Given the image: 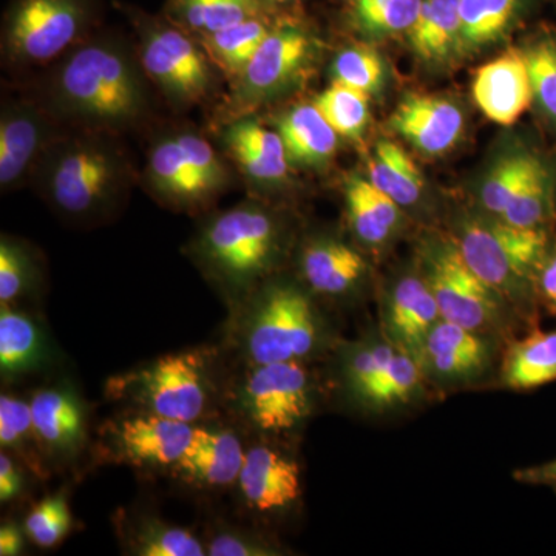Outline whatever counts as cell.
Here are the masks:
<instances>
[{
	"mask_svg": "<svg viewBox=\"0 0 556 556\" xmlns=\"http://www.w3.org/2000/svg\"><path fill=\"white\" fill-rule=\"evenodd\" d=\"M229 350L240 367L306 362L327 343V327L308 292L288 281L257 287L230 308Z\"/></svg>",
	"mask_w": 556,
	"mask_h": 556,
	"instance_id": "1",
	"label": "cell"
},
{
	"mask_svg": "<svg viewBox=\"0 0 556 556\" xmlns=\"http://www.w3.org/2000/svg\"><path fill=\"white\" fill-rule=\"evenodd\" d=\"M228 382L218 351L201 346L164 354L115 376L105 386V393L130 412L204 424L225 409Z\"/></svg>",
	"mask_w": 556,
	"mask_h": 556,
	"instance_id": "2",
	"label": "cell"
},
{
	"mask_svg": "<svg viewBox=\"0 0 556 556\" xmlns=\"http://www.w3.org/2000/svg\"><path fill=\"white\" fill-rule=\"evenodd\" d=\"M453 240L467 265L511 308H532L538 269L548 251L546 230L517 228L486 214L466 215Z\"/></svg>",
	"mask_w": 556,
	"mask_h": 556,
	"instance_id": "3",
	"label": "cell"
},
{
	"mask_svg": "<svg viewBox=\"0 0 556 556\" xmlns=\"http://www.w3.org/2000/svg\"><path fill=\"white\" fill-rule=\"evenodd\" d=\"M317 402L305 362L251 365L229 376L225 409L260 439L288 437L305 426Z\"/></svg>",
	"mask_w": 556,
	"mask_h": 556,
	"instance_id": "4",
	"label": "cell"
},
{
	"mask_svg": "<svg viewBox=\"0 0 556 556\" xmlns=\"http://www.w3.org/2000/svg\"><path fill=\"white\" fill-rule=\"evenodd\" d=\"M280 251L276 219L255 206L230 208L201 233L199 254L222 281L230 308L248 298Z\"/></svg>",
	"mask_w": 556,
	"mask_h": 556,
	"instance_id": "5",
	"label": "cell"
},
{
	"mask_svg": "<svg viewBox=\"0 0 556 556\" xmlns=\"http://www.w3.org/2000/svg\"><path fill=\"white\" fill-rule=\"evenodd\" d=\"M420 273L445 320L485 336L504 331L515 314L506 300L467 265L453 237L427 240Z\"/></svg>",
	"mask_w": 556,
	"mask_h": 556,
	"instance_id": "6",
	"label": "cell"
},
{
	"mask_svg": "<svg viewBox=\"0 0 556 556\" xmlns=\"http://www.w3.org/2000/svg\"><path fill=\"white\" fill-rule=\"evenodd\" d=\"M197 426L199 424L129 412L101 427L100 452L109 463L170 473L192 444Z\"/></svg>",
	"mask_w": 556,
	"mask_h": 556,
	"instance_id": "7",
	"label": "cell"
},
{
	"mask_svg": "<svg viewBox=\"0 0 556 556\" xmlns=\"http://www.w3.org/2000/svg\"><path fill=\"white\" fill-rule=\"evenodd\" d=\"M61 87L75 108L94 118H127L138 105L129 67L119 54L104 47L79 50L62 70Z\"/></svg>",
	"mask_w": 556,
	"mask_h": 556,
	"instance_id": "8",
	"label": "cell"
},
{
	"mask_svg": "<svg viewBox=\"0 0 556 556\" xmlns=\"http://www.w3.org/2000/svg\"><path fill=\"white\" fill-rule=\"evenodd\" d=\"M241 504L262 518L281 517L298 506L302 497L299 464L270 439L248 445L237 479Z\"/></svg>",
	"mask_w": 556,
	"mask_h": 556,
	"instance_id": "9",
	"label": "cell"
},
{
	"mask_svg": "<svg viewBox=\"0 0 556 556\" xmlns=\"http://www.w3.org/2000/svg\"><path fill=\"white\" fill-rule=\"evenodd\" d=\"M244 456L247 447L236 428L199 424L192 444L170 475L193 489L219 492L236 486Z\"/></svg>",
	"mask_w": 556,
	"mask_h": 556,
	"instance_id": "10",
	"label": "cell"
},
{
	"mask_svg": "<svg viewBox=\"0 0 556 556\" xmlns=\"http://www.w3.org/2000/svg\"><path fill=\"white\" fill-rule=\"evenodd\" d=\"M79 22L75 0H22L11 22V46L27 60H51L75 39Z\"/></svg>",
	"mask_w": 556,
	"mask_h": 556,
	"instance_id": "11",
	"label": "cell"
},
{
	"mask_svg": "<svg viewBox=\"0 0 556 556\" xmlns=\"http://www.w3.org/2000/svg\"><path fill=\"white\" fill-rule=\"evenodd\" d=\"M33 422L50 467L67 464L87 442L83 399L68 386L40 388L30 399Z\"/></svg>",
	"mask_w": 556,
	"mask_h": 556,
	"instance_id": "12",
	"label": "cell"
},
{
	"mask_svg": "<svg viewBox=\"0 0 556 556\" xmlns=\"http://www.w3.org/2000/svg\"><path fill=\"white\" fill-rule=\"evenodd\" d=\"M492 362L484 336L439 318L420 353L424 376L442 383H466L481 378Z\"/></svg>",
	"mask_w": 556,
	"mask_h": 556,
	"instance_id": "13",
	"label": "cell"
},
{
	"mask_svg": "<svg viewBox=\"0 0 556 556\" xmlns=\"http://www.w3.org/2000/svg\"><path fill=\"white\" fill-rule=\"evenodd\" d=\"M391 129L428 156H441L456 148L466 129L463 110L448 98L408 94L394 110Z\"/></svg>",
	"mask_w": 556,
	"mask_h": 556,
	"instance_id": "14",
	"label": "cell"
},
{
	"mask_svg": "<svg viewBox=\"0 0 556 556\" xmlns=\"http://www.w3.org/2000/svg\"><path fill=\"white\" fill-rule=\"evenodd\" d=\"M441 318L437 299L422 273L405 274L388 291L382 306L386 338L419 362L424 342Z\"/></svg>",
	"mask_w": 556,
	"mask_h": 556,
	"instance_id": "15",
	"label": "cell"
},
{
	"mask_svg": "<svg viewBox=\"0 0 556 556\" xmlns=\"http://www.w3.org/2000/svg\"><path fill=\"white\" fill-rule=\"evenodd\" d=\"M471 93L479 110L493 123L501 126L517 123L533 102L525 54L507 51L479 67Z\"/></svg>",
	"mask_w": 556,
	"mask_h": 556,
	"instance_id": "16",
	"label": "cell"
},
{
	"mask_svg": "<svg viewBox=\"0 0 556 556\" xmlns=\"http://www.w3.org/2000/svg\"><path fill=\"white\" fill-rule=\"evenodd\" d=\"M144 67L160 86L179 98L192 100L207 89L206 61L182 33L163 30L150 36L144 49Z\"/></svg>",
	"mask_w": 556,
	"mask_h": 556,
	"instance_id": "17",
	"label": "cell"
},
{
	"mask_svg": "<svg viewBox=\"0 0 556 556\" xmlns=\"http://www.w3.org/2000/svg\"><path fill=\"white\" fill-rule=\"evenodd\" d=\"M309 54V39L298 28L269 31L243 70L244 90L251 97H268L303 68Z\"/></svg>",
	"mask_w": 556,
	"mask_h": 556,
	"instance_id": "18",
	"label": "cell"
},
{
	"mask_svg": "<svg viewBox=\"0 0 556 556\" xmlns=\"http://www.w3.org/2000/svg\"><path fill=\"white\" fill-rule=\"evenodd\" d=\"M300 269L311 291L325 298H343L364 280L367 263L342 241L317 239L303 249Z\"/></svg>",
	"mask_w": 556,
	"mask_h": 556,
	"instance_id": "19",
	"label": "cell"
},
{
	"mask_svg": "<svg viewBox=\"0 0 556 556\" xmlns=\"http://www.w3.org/2000/svg\"><path fill=\"white\" fill-rule=\"evenodd\" d=\"M112 175V166L102 153L91 149L75 150L58 164L51 192L65 212L84 214L105 195Z\"/></svg>",
	"mask_w": 556,
	"mask_h": 556,
	"instance_id": "20",
	"label": "cell"
},
{
	"mask_svg": "<svg viewBox=\"0 0 556 556\" xmlns=\"http://www.w3.org/2000/svg\"><path fill=\"white\" fill-rule=\"evenodd\" d=\"M49 358L43 329L38 321L14 308L2 305L0 309V375L13 380L43 367Z\"/></svg>",
	"mask_w": 556,
	"mask_h": 556,
	"instance_id": "21",
	"label": "cell"
},
{
	"mask_svg": "<svg viewBox=\"0 0 556 556\" xmlns=\"http://www.w3.org/2000/svg\"><path fill=\"white\" fill-rule=\"evenodd\" d=\"M119 535L124 547L137 556H203L206 555L204 540L192 532L163 521L155 515H119Z\"/></svg>",
	"mask_w": 556,
	"mask_h": 556,
	"instance_id": "22",
	"label": "cell"
},
{
	"mask_svg": "<svg viewBox=\"0 0 556 556\" xmlns=\"http://www.w3.org/2000/svg\"><path fill=\"white\" fill-rule=\"evenodd\" d=\"M289 163L316 167L328 163L338 149L339 135L316 105L292 109L278 124Z\"/></svg>",
	"mask_w": 556,
	"mask_h": 556,
	"instance_id": "23",
	"label": "cell"
},
{
	"mask_svg": "<svg viewBox=\"0 0 556 556\" xmlns=\"http://www.w3.org/2000/svg\"><path fill=\"white\" fill-rule=\"evenodd\" d=\"M345 197L348 218L358 240L380 247L394 236L401 223V206L369 179L351 178Z\"/></svg>",
	"mask_w": 556,
	"mask_h": 556,
	"instance_id": "24",
	"label": "cell"
},
{
	"mask_svg": "<svg viewBox=\"0 0 556 556\" xmlns=\"http://www.w3.org/2000/svg\"><path fill=\"white\" fill-rule=\"evenodd\" d=\"M408 39L416 56L431 64L460 53L459 0H424Z\"/></svg>",
	"mask_w": 556,
	"mask_h": 556,
	"instance_id": "25",
	"label": "cell"
},
{
	"mask_svg": "<svg viewBox=\"0 0 556 556\" xmlns=\"http://www.w3.org/2000/svg\"><path fill=\"white\" fill-rule=\"evenodd\" d=\"M228 144L249 177L274 182L287 175V149L278 131L265 129L254 121H240L230 127Z\"/></svg>",
	"mask_w": 556,
	"mask_h": 556,
	"instance_id": "26",
	"label": "cell"
},
{
	"mask_svg": "<svg viewBox=\"0 0 556 556\" xmlns=\"http://www.w3.org/2000/svg\"><path fill=\"white\" fill-rule=\"evenodd\" d=\"M501 379L510 390H533L555 382L556 329L532 332L508 348Z\"/></svg>",
	"mask_w": 556,
	"mask_h": 556,
	"instance_id": "27",
	"label": "cell"
},
{
	"mask_svg": "<svg viewBox=\"0 0 556 556\" xmlns=\"http://www.w3.org/2000/svg\"><path fill=\"white\" fill-rule=\"evenodd\" d=\"M368 179L401 207L415 206L424 178L412 156L393 141H380L368 163Z\"/></svg>",
	"mask_w": 556,
	"mask_h": 556,
	"instance_id": "28",
	"label": "cell"
},
{
	"mask_svg": "<svg viewBox=\"0 0 556 556\" xmlns=\"http://www.w3.org/2000/svg\"><path fill=\"white\" fill-rule=\"evenodd\" d=\"M525 0H459L460 53L493 46L521 14Z\"/></svg>",
	"mask_w": 556,
	"mask_h": 556,
	"instance_id": "29",
	"label": "cell"
},
{
	"mask_svg": "<svg viewBox=\"0 0 556 556\" xmlns=\"http://www.w3.org/2000/svg\"><path fill=\"white\" fill-rule=\"evenodd\" d=\"M0 445L17 457L36 478L50 475V464L40 447L30 401L3 393L0 396Z\"/></svg>",
	"mask_w": 556,
	"mask_h": 556,
	"instance_id": "30",
	"label": "cell"
},
{
	"mask_svg": "<svg viewBox=\"0 0 556 556\" xmlns=\"http://www.w3.org/2000/svg\"><path fill=\"white\" fill-rule=\"evenodd\" d=\"M397 350L387 338L364 340L345 348L340 356V378L348 393L361 402L386 372Z\"/></svg>",
	"mask_w": 556,
	"mask_h": 556,
	"instance_id": "31",
	"label": "cell"
},
{
	"mask_svg": "<svg viewBox=\"0 0 556 556\" xmlns=\"http://www.w3.org/2000/svg\"><path fill=\"white\" fill-rule=\"evenodd\" d=\"M552 214L554 179L546 164L540 160L500 219L517 228L544 229Z\"/></svg>",
	"mask_w": 556,
	"mask_h": 556,
	"instance_id": "32",
	"label": "cell"
},
{
	"mask_svg": "<svg viewBox=\"0 0 556 556\" xmlns=\"http://www.w3.org/2000/svg\"><path fill=\"white\" fill-rule=\"evenodd\" d=\"M369 97L371 94L365 91L332 80L331 86L318 94L314 105L339 137L358 139L367 129Z\"/></svg>",
	"mask_w": 556,
	"mask_h": 556,
	"instance_id": "33",
	"label": "cell"
},
{
	"mask_svg": "<svg viewBox=\"0 0 556 556\" xmlns=\"http://www.w3.org/2000/svg\"><path fill=\"white\" fill-rule=\"evenodd\" d=\"M150 170L156 185L178 199L195 200L211 192L186 159L177 139L156 146L150 156Z\"/></svg>",
	"mask_w": 556,
	"mask_h": 556,
	"instance_id": "34",
	"label": "cell"
},
{
	"mask_svg": "<svg viewBox=\"0 0 556 556\" xmlns=\"http://www.w3.org/2000/svg\"><path fill=\"white\" fill-rule=\"evenodd\" d=\"M422 378L426 376L419 362L404 351L397 350L376 386L361 399V404L375 409L407 404L419 393Z\"/></svg>",
	"mask_w": 556,
	"mask_h": 556,
	"instance_id": "35",
	"label": "cell"
},
{
	"mask_svg": "<svg viewBox=\"0 0 556 556\" xmlns=\"http://www.w3.org/2000/svg\"><path fill=\"white\" fill-rule=\"evenodd\" d=\"M538 161L532 153H511L490 170L481 186V204L486 215L500 218L504 214Z\"/></svg>",
	"mask_w": 556,
	"mask_h": 556,
	"instance_id": "36",
	"label": "cell"
},
{
	"mask_svg": "<svg viewBox=\"0 0 556 556\" xmlns=\"http://www.w3.org/2000/svg\"><path fill=\"white\" fill-rule=\"evenodd\" d=\"M38 126L27 116H10L0 126V182L21 177L38 148Z\"/></svg>",
	"mask_w": 556,
	"mask_h": 556,
	"instance_id": "37",
	"label": "cell"
},
{
	"mask_svg": "<svg viewBox=\"0 0 556 556\" xmlns=\"http://www.w3.org/2000/svg\"><path fill=\"white\" fill-rule=\"evenodd\" d=\"M424 0H356L358 27L372 36L408 33L419 16Z\"/></svg>",
	"mask_w": 556,
	"mask_h": 556,
	"instance_id": "38",
	"label": "cell"
},
{
	"mask_svg": "<svg viewBox=\"0 0 556 556\" xmlns=\"http://www.w3.org/2000/svg\"><path fill=\"white\" fill-rule=\"evenodd\" d=\"M72 526V510L64 492L43 497L28 511L24 521L28 540L40 548L60 544L68 535Z\"/></svg>",
	"mask_w": 556,
	"mask_h": 556,
	"instance_id": "39",
	"label": "cell"
},
{
	"mask_svg": "<svg viewBox=\"0 0 556 556\" xmlns=\"http://www.w3.org/2000/svg\"><path fill=\"white\" fill-rule=\"evenodd\" d=\"M522 54L529 68L533 102L556 123V39H538Z\"/></svg>",
	"mask_w": 556,
	"mask_h": 556,
	"instance_id": "40",
	"label": "cell"
},
{
	"mask_svg": "<svg viewBox=\"0 0 556 556\" xmlns=\"http://www.w3.org/2000/svg\"><path fill=\"white\" fill-rule=\"evenodd\" d=\"M334 80L372 94L382 89L386 65L371 47L356 46L340 51L332 64Z\"/></svg>",
	"mask_w": 556,
	"mask_h": 556,
	"instance_id": "41",
	"label": "cell"
},
{
	"mask_svg": "<svg viewBox=\"0 0 556 556\" xmlns=\"http://www.w3.org/2000/svg\"><path fill=\"white\" fill-rule=\"evenodd\" d=\"M268 35V27L252 17L226 30L212 33L211 43L223 64L232 70H244Z\"/></svg>",
	"mask_w": 556,
	"mask_h": 556,
	"instance_id": "42",
	"label": "cell"
},
{
	"mask_svg": "<svg viewBox=\"0 0 556 556\" xmlns=\"http://www.w3.org/2000/svg\"><path fill=\"white\" fill-rule=\"evenodd\" d=\"M186 17L192 27L217 33L252 20L254 0H185Z\"/></svg>",
	"mask_w": 556,
	"mask_h": 556,
	"instance_id": "43",
	"label": "cell"
},
{
	"mask_svg": "<svg viewBox=\"0 0 556 556\" xmlns=\"http://www.w3.org/2000/svg\"><path fill=\"white\" fill-rule=\"evenodd\" d=\"M206 555L211 556H270L277 547L252 530L240 526L215 525L204 538Z\"/></svg>",
	"mask_w": 556,
	"mask_h": 556,
	"instance_id": "44",
	"label": "cell"
},
{
	"mask_svg": "<svg viewBox=\"0 0 556 556\" xmlns=\"http://www.w3.org/2000/svg\"><path fill=\"white\" fill-rule=\"evenodd\" d=\"M30 262L16 244L3 239L0 243V303L13 305L27 292Z\"/></svg>",
	"mask_w": 556,
	"mask_h": 556,
	"instance_id": "45",
	"label": "cell"
},
{
	"mask_svg": "<svg viewBox=\"0 0 556 556\" xmlns=\"http://www.w3.org/2000/svg\"><path fill=\"white\" fill-rule=\"evenodd\" d=\"M177 141L181 146L186 159L192 164L193 169L203 179L207 189L211 192L217 189L219 182L223 181V167L208 142L192 134L181 135L177 138Z\"/></svg>",
	"mask_w": 556,
	"mask_h": 556,
	"instance_id": "46",
	"label": "cell"
},
{
	"mask_svg": "<svg viewBox=\"0 0 556 556\" xmlns=\"http://www.w3.org/2000/svg\"><path fill=\"white\" fill-rule=\"evenodd\" d=\"M25 471H28L27 467L16 456L2 448V453H0V503H13L22 495L25 482H27Z\"/></svg>",
	"mask_w": 556,
	"mask_h": 556,
	"instance_id": "47",
	"label": "cell"
},
{
	"mask_svg": "<svg viewBox=\"0 0 556 556\" xmlns=\"http://www.w3.org/2000/svg\"><path fill=\"white\" fill-rule=\"evenodd\" d=\"M536 299L541 300L548 314L556 317V248H548L546 257L536 274Z\"/></svg>",
	"mask_w": 556,
	"mask_h": 556,
	"instance_id": "48",
	"label": "cell"
},
{
	"mask_svg": "<svg viewBox=\"0 0 556 556\" xmlns=\"http://www.w3.org/2000/svg\"><path fill=\"white\" fill-rule=\"evenodd\" d=\"M514 478L522 484L543 485L556 490V459L540 466L521 468L515 471Z\"/></svg>",
	"mask_w": 556,
	"mask_h": 556,
	"instance_id": "49",
	"label": "cell"
},
{
	"mask_svg": "<svg viewBox=\"0 0 556 556\" xmlns=\"http://www.w3.org/2000/svg\"><path fill=\"white\" fill-rule=\"evenodd\" d=\"M25 533L24 526L7 519L0 527V555L2 556H17L24 552L25 547Z\"/></svg>",
	"mask_w": 556,
	"mask_h": 556,
	"instance_id": "50",
	"label": "cell"
},
{
	"mask_svg": "<svg viewBox=\"0 0 556 556\" xmlns=\"http://www.w3.org/2000/svg\"><path fill=\"white\" fill-rule=\"evenodd\" d=\"M276 2H285V0H276Z\"/></svg>",
	"mask_w": 556,
	"mask_h": 556,
	"instance_id": "51",
	"label": "cell"
}]
</instances>
